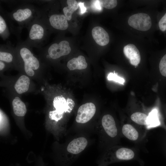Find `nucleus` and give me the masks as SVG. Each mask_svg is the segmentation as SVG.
Here are the masks:
<instances>
[{
	"instance_id": "1",
	"label": "nucleus",
	"mask_w": 166,
	"mask_h": 166,
	"mask_svg": "<svg viewBox=\"0 0 166 166\" xmlns=\"http://www.w3.org/2000/svg\"><path fill=\"white\" fill-rule=\"evenodd\" d=\"M6 14L11 30L18 35L23 28H27L40 17L39 8L27 2L20 4L12 12H6Z\"/></svg>"
},
{
	"instance_id": "2",
	"label": "nucleus",
	"mask_w": 166,
	"mask_h": 166,
	"mask_svg": "<svg viewBox=\"0 0 166 166\" xmlns=\"http://www.w3.org/2000/svg\"><path fill=\"white\" fill-rule=\"evenodd\" d=\"M27 28L28 36L24 42L32 48H42L48 41L51 31L40 17L31 23Z\"/></svg>"
},
{
	"instance_id": "3",
	"label": "nucleus",
	"mask_w": 166,
	"mask_h": 166,
	"mask_svg": "<svg viewBox=\"0 0 166 166\" xmlns=\"http://www.w3.org/2000/svg\"><path fill=\"white\" fill-rule=\"evenodd\" d=\"M15 48L20 65L22 66L27 75L34 76L42 65L39 60L33 52L32 48L23 42L18 43Z\"/></svg>"
},
{
	"instance_id": "4",
	"label": "nucleus",
	"mask_w": 166,
	"mask_h": 166,
	"mask_svg": "<svg viewBox=\"0 0 166 166\" xmlns=\"http://www.w3.org/2000/svg\"><path fill=\"white\" fill-rule=\"evenodd\" d=\"M40 9V17L50 30L53 29L61 31L67 30L69 24L64 14L54 13L50 1H48Z\"/></svg>"
},
{
	"instance_id": "5",
	"label": "nucleus",
	"mask_w": 166,
	"mask_h": 166,
	"mask_svg": "<svg viewBox=\"0 0 166 166\" xmlns=\"http://www.w3.org/2000/svg\"><path fill=\"white\" fill-rule=\"evenodd\" d=\"M39 49L41 56L47 62L68 55L71 50L69 42L66 40L52 43Z\"/></svg>"
},
{
	"instance_id": "6",
	"label": "nucleus",
	"mask_w": 166,
	"mask_h": 166,
	"mask_svg": "<svg viewBox=\"0 0 166 166\" xmlns=\"http://www.w3.org/2000/svg\"><path fill=\"white\" fill-rule=\"evenodd\" d=\"M75 104L74 101L71 98L65 99L62 95L56 96L53 101L55 109L49 112V118L56 122L58 121L63 118L65 113H70L72 112Z\"/></svg>"
},
{
	"instance_id": "7",
	"label": "nucleus",
	"mask_w": 166,
	"mask_h": 166,
	"mask_svg": "<svg viewBox=\"0 0 166 166\" xmlns=\"http://www.w3.org/2000/svg\"><path fill=\"white\" fill-rule=\"evenodd\" d=\"M98 131L101 141L106 137L113 138L116 137L118 130L115 120L111 115L107 114L102 117Z\"/></svg>"
},
{
	"instance_id": "8",
	"label": "nucleus",
	"mask_w": 166,
	"mask_h": 166,
	"mask_svg": "<svg viewBox=\"0 0 166 166\" xmlns=\"http://www.w3.org/2000/svg\"><path fill=\"white\" fill-rule=\"evenodd\" d=\"M128 23L132 27L142 31L149 30L152 26L150 16L144 13L136 14L131 16L128 19Z\"/></svg>"
},
{
	"instance_id": "9",
	"label": "nucleus",
	"mask_w": 166,
	"mask_h": 166,
	"mask_svg": "<svg viewBox=\"0 0 166 166\" xmlns=\"http://www.w3.org/2000/svg\"><path fill=\"white\" fill-rule=\"evenodd\" d=\"M0 61L6 64H18L20 65L15 47H13L10 43L1 45L0 47Z\"/></svg>"
},
{
	"instance_id": "10",
	"label": "nucleus",
	"mask_w": 166,
	"mask_h": 166,
	"mask_svg": "<svg viewBox=\"0 0 166 166\" xmlns=\"http://www.w3.org/2000/svg\"><path fill=\"white\" fill-rule=\"evenodd\" d=\"M96 111V107L93 103L88 102L82 105L78 109L76 122L79 124L87 123L94 116Z\"/></svg>"
},
{
	"instance_id": "11",
	"label": "nucleus",
	"mask_w": 166,
	"mask_h": 166,
	"mask_svg": "<svg viewBox=\"0 0 166 166\" xmlns=\"http://www.w3.org/2000/svg\"><path fill=\"white\" fill-rule=\"evenodd\" d=\"M135 153L131 149L122 147L117 149L114 152L113 155H112L109 157V160L100 164L103 166H105L106 163L111 162L115 160H126L132 159L134 157Z\"/></svg>"
},
{
	"instance_id": "12",
	"label": "nucleus",
	"mask_w": 166,
	"mask_h": 166,
	"mask_svg": "<svg viewBox=\"0 0 166 166\" xmlns=\"http://www.w3.org/2000/svg\"><path fill=\"white\" fill-rule=\"evenodd\" d=\"M123 52L132 65L135 67L138 66L140 62L141 58L139 51L135 45L133 44L126 45L124 48Z\"/></svg>"
},
{
	"instance_id": "13",
	"label": "nucleus",
	"mask_w": 166,
	"mask_h": 166,
	"mask_svg": "<svg viewBox=\"0 0 166 166\" xmlns=\"http://www.w3.org/2000/svg\"><path fill=\"white\" fill-rule=\"evenodd\" d=\"M92 34L94 40L99 45L104 46L109 43V35L102 27L100 26L94 27L92 31Z\"/></svg>"
},
{
	"instance_id": "14",
	"label": "nucleus",
	"mask_w": 166,
	"mask_h": 166,
	"mask_svg": "<svg viewBox=\"0 0 166 166\" xmlns=\"http://www.w3.org/2000/svg\"><path fill=\"white\" fill-rule=\"evenodd\" d=\"M30 84V79L25 75L21 76L14 84V88L16 92L22 94L27 92L29 90Z\"/></svg>"
},
{
	"instance_id": "15",
	"label": "nucleus",
	"mask_w": 166,
	"mask_h": 166,
	"mask_svg": "<svg viewBox=\"0 0 166 166\" xmlns=\"http://www.w3.org/2000/svg\"><path fill=\"white\" fill-rule=\"evenodd\" d=\"M87 65L85 57L82 55L71 59L67 64V68L70 70L83 69L87 68Z\"/></svg>"
},
{
	"instance_id": "16",
	"label": "nucleus",
	"mask_w": 166,
	"mask_h": 166,
	"mask_svg": "<svg viewBox=\"0 0 166 166\" xmlns=\"http://www.w3.org/2000/svg\"><path fill=\"white\" fill-rule=\"evenodd\" d=\"M14 114L18 117L24 116L26 113V108L25 104L18 97H15L12 102Z\"/></svg>"
},
{
	"instance_id": "17",
	"label": "nucleus",
	"mask_w": 166,
	"mask_h": 166,
	"mask_svg": "<svg viewBox=\"0 0 166 166\" xmlns=\"http://www.w3.org/2000/svg\"><path fill=\"white\" fill-rule=\"evenodd\" d=\"M7 22L6 12H3L0 10V35L3 40L8 38L10 34Z\"/></svg>"
},
{
	"instance_id": "18",
	"label": "nucleus",
	"mask_w": 166,
	"mask_h": 166,
	"mask_svg": "<svg viewBox=\"0 0 166 166\" xmlns=\"http://www.w3.org/2000/svg\"><path fill=\"white\" fill-rule=\"evenodd\" d=\"M122 132L126 137L131 140H136L139 137L138 132L134 127L130 124L124 125L122 128Z\"/></svg>"
},
{
	"instance_id": "19",
	"label": "nucleus",
	"mask_w": 166,
	"mask_h": 166,
	"mask_svg": "<svg viewBox=\"0 0 166 166\" xmlns=\"http://www.w3.org/2000/svg\"><path fill=\"white\" fill-rule=\"evenodd\" d=\"M66 3L67 6L63 8L62 11L68 21H70L73 14L78 9L79 6L75 0H67Z\"/></svg>"
},
{
	"instance_id": "20",
	"label": "nucleus",
	"mask_w": 166,
	"mask_h": 166,
	"mask_svg": "<svg viewBox=\"0 0 166 166\" xmlns=\"http://www.w3.org/2000/svg\"><path fill=\"white\" fill-rule=\"evenodd\" d=\"M148 117L144 113L136 112L132 113L130 116V118L133 121L138 124L147 125L148 124Z\"/></svg>"
},
{
	"instance_id": "21",
	"label": "nucleus",
	"mask_w": 166,
	"mask_h": 166,
	"mask_svg": "<svg viewBox=\"0 0 166 166\" xmlns=\"http://www.w3.org/2000/svg\"><path fill=\"white\" fill-rule=\"evenodd\" d=\"M99 1L101 6L107 9H113L117 5L116 0H101Z\"/></svg>"
},
{
	"instance_id": "22",
	"label": "nucleus",
	"mask_w": 166,
	"mask_h": 166,
	"mask_svg": "<svg viewBox=\"0 0 166 166\" xmlns=\"http://www.w3.org/2000/svg\"><path fill=\"white\" fill-rule=\"evenodd\" d=\"M107 79L109 80L113 81L122 84H123L125 82L124 79L118 76L114 71V73H110L108 75Z\"/></svg>"
},
{
	"instance_id": "23",
	"label": "nucleus",
	"mask_w": 166,
	"mask_h": 166,
	"mask_svg": "<svg viewBox=\"0 0 166 166\" xmlns=\"http://www.w3.org/2000/svg\"><path fill=\"white\" fill-rule=\"evenodd\" d=\"M159 69L162 75L166 77V54L164 56L160 61Z\"/></svg>"
},
{
	"instance_id": "24",
	"label": "nucleus",
	"mask_w": 166,
	"mask_h": 166,
	"mask_svg": "<svg viewBox=\"0 0 166 166\" xmlns=\"http://www.w3.org/2000/svg\"><path fill=\"white\" fill-rule=\"evenodd\" d=\"M148 123H150L154 124H157L158 120L157 117V111L156 109L153 110L148 117Z\"/></svg>"
},
{
	"instance_id": "25",
	"label": "nucleus",
	"mask_w": 166,
	"mask_h": 166,
	"mask_svg": "<svg viewBox=\"0 0 166 166\" xmlns=\"http://www.w3.org/2000/svg\"><path fill=\"white\" fill-rule=\"evenodd\" d=\"M159 26L161 31H164L166 30V13L159 21Z\"/></svg>"
},
{
	"instance_id": "26",
	"label": "nucleus",
	"mask_w": 166,
	"mask_h": 166,
	"mask_svg": "<svg viewBox=\"0 0 166 166\" xmlns=\"http://www.w3.org/2000/svg\"><path fill=\"white\" fill-rule=\"evenodd\" d=\"M78 4L81 9V14H83L86 11V8L84 6V3L81 2L79 3Z\"/></svg>"
},
{
	"instance_id": "27",
	"label": "nucleus",
	"mask_w": 166,
	"mask_h": 166,
	"mask_svg": "<svg viewBox=\"0 0 166 166\" xmlns=\"http://www.w3.org/2000/svg\"><path fill=\"white\" fill-rule=\"evenodd\" d=\"M94 1V6L95 9L97 10H100L101 9V5L99 0H95Z\"/></svg>"
},
{
	"instance_id": "28",
	"label": "nucleus",
	"mask_w": 166,
	"mask_h": 166,
	"mask_svg": "<svg viewBox=\"0 0 166 166\" xmlns=\"http://www.w3.org/2000/svg\"><path fill=\"white\" fill-rule=\"evenodd\" d=\"M6 64L4 62L0 61V70L2 71L6 67Z\"/></svg>"
}]
</instances>
